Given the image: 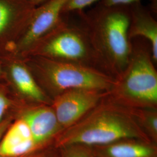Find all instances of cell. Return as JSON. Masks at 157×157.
<instances>
[{"mask_svg": "<svg viewBox=\"0 0 157 157\" xmlns=\"http://www.w3.org/2000/svg\"><path fill=\"white\" fill-rule=\"evenodd\" d=\"M105 97L76 123L61 132L54 146L58 148L75 144L91 147L124 139L152 141L130 108Z\"/></svg>", "mask_w": 157, "mask_h": 157, "instance_id": "1", "label": "cell"}, {"mask_svg": "<svg viewBox=\"0 0 157 157\" xmlns=\"http://www.w3.org/2000/svg\"><path fill=\"white\" fill-rule=\"evenodd\" d=\"M77 14L106 71L118 78L127 67L132 52L129 6H106L98 3Z\"/></svg>", "mask_w": 157, "mask_h": 157, "instance_id": "2", "label": "cell"}, {"mask_svg": "<svg viewBox=\"0 0 157 157\" xmlns=\"http://www.w3.org/2000/svg\"><path fill=\"white\" fill-rule=\"evenodd\" d=\"M132 52L124 72L115 78L107 97L131 108L157 107V72L151 46L146 40H131Z\"/></svg>", "mask_w": 157, "mask_h": 157, "instance_id": "3", "label": "cell"}, {"mask_svg": "<svg viewBox=\"0 0 157 157\" xmlns=\"http://www.w3.org/2000/svg\"><path fill=\"white\" fill-rule=\"evenodd\" d=\"M30 56L78 63L108 73L84 25L80 21H70L67 16H63L56 27L39 41L26 57Z\"/></svg>", "mask_w": 157, "mask_h": 157, "instance_id": "4", "label": "cell"}, {"mask_svg": "<svg viewBox=\"0 0 157 157\" xmlns=\"http://www.w3.org/2000/svg\"><path fill=\"white\" fill-rule=\"evenodd\" d=\"M33 75H37L56 92V95L72 89H86L108 92L115 78L101 70L75 63L39 56L23 58Z\"/></svg>", "mask_w": 157, "mask_h": 157, "instance_id": "5", "label": "cell"}, {"mask_svg": "<svg viewBox=\"0 0 157 157\" xmlns=\"http://www.w3.org/2000/svg\"><path fill=\"white\" fill-rule=\"evenodd\" d=\"M67 0H47L36 6L26 27L13 46L12 54L25 58L37 42L55 28L63 18Z\"/></svg>", "mask_w": 157, "mask_h": 157, "instance_id": "6", "label": "cell"}, {"mask_svg": "<svg viewBox=\"0 0 157 157\" xmlns=\"http://www.w3.org/2000/svg\"><path fill=\"white\" fill-rule=\"evenodd\" d=\"M107 94L100 90L78 89L56 95L52 108L62 131L83 118Z\"/></svg>", "mask_w": 157, "mask_h": 157, "instance_id": "7", "label": "cell"}, {"mask_svg": "<svg viewBox=\"0 0 157 157\" xmlns=\"http://www.w3.org/2000/svg\"><path fill=\"white\" fill-rule=\"evenodd\" d=\"M35 8L28 0H0V51L11 54Z\"/></svg>", "mask_w": 157, "mask_h": 157, "instance_id": "8", "label": "cell"}, {"mask_svg": "<svg viewBox=\"0 0 157 157\" xmlns=\"http://www.w3.org/2000/svg\"><path fill=\"white\" fill-rule=\"evenodd\" d=\"M22 119L28 125L39 149L50 147L62 131L52 107H37L23 113Z\"/></svg>", "mask_w": 157, "mask_h": 157, "instance_id": "9", "label": "cell"}, {"mask_svg": "<svg viewBox=\"0 0 157 157\" xmlns=\"http://www.w3.org/2000/svg\"><path fill=\"white\" fill-rule=\"evenodd\" d=\"M130 23L128 36L130 40L141 37L151 46L152 58L157 62V22L150 9L137 2L129 6Z\"/></svg>", "mask_w": 157, "mask_h": 157, "instance_id": "10", "label": "cell"}, {"mask_svg": "<svg viewBox=\"0 0 157 157\" xmlns=\"http://www.w3.org/2000/svg\"><path fill=\"white\" fill-rule=\"evenodd\" d=\"M28 125L22 118L5 132L0 145V157H19L39 150Z\"/></svg>", "mask_w": 157, "mask_h": 157, "instance_id": "11", "label": "cell"}, {"mask_svg": "<svg viewBox=\"0 0 157 157\" xmlns=\"http://www.w3.org/2000/svg\"><path fill=\"white\" fill-rule=\"evenodd\" d=\"M89 147L95 157H157L156 143L139 139H124Z\"/></svg>", "mask_w": 157, "mask_h": 157, "instance_id": "12", "label": "cell"}, {"mask_svg": "<svg viewBox=\"0 0 157 157\" xmlns=\"http://www.w3.org/2000/svg\"><path fill=\"white\" fill-rule=\"evenodd\" d=\"M6 69L20 92L29 98L39 102L47 101L44 92L36 82L24 59L17 56L6 59Z\"/></svg>", "mask_w": 157, "mask_h": 157, "instance_id": "13", "label": "cell"}, {"mask_svg": "<svg viewBox=\"0 0 157 157\" xmlns=\"http://www.w3.org/2000/svg\"><path fill=\"white\" fill-rule=\"evenodd\" d=\"M131 110L137 122L146 135L152 142L157 144V109L131 108Z\"/></svg>", "mask_w": 157, "mask_h": 157, "instance_id": "14", "label": "cell"}, {"mask_svg": "<svg viewBox=\"0 0 157 157\" xmlns=\"http://www.w3.org/2000/svg\"><path fill=\"white\" fill-rule=\"evenodd\" d=\"M100 0H67L62 9V16H69L72 13H78Z\"/></svg>", "mask_w": 157, "mask_h": 157, "instance_id": "15", "label": "cell"}, {"mask_svg": "<svg viewBox=\"0 0 157 157\" xmlns=\"http://www.w3.org/2000/svg\"><path fill=\"white\" fill-rule=\"evenodd\" d=\"M61 157H95L89 147L70 145L61 148Z\"/></svg>", "mask_w": 157, "mask_h": 157, "instance_id": "16", "label": "cell"}, {"mask_svg": "<svg viewBox=\"0 0 157 157\" xmlns=\"http://www.w3.org/2000/svg\"><path fill=\"white\" fill-rule=\"evenodd\" d=\"M141 0H101L99 2L106 6H129L137 2H141ZM150 2V11L155 15L157 13V0H149Z\"/></svg>", "mask_w": 157, "mask_h": 157, "instance_id": "17", "label": "cell"}, {"mask_svg": "<svg viewBox=\"0 0 157 157\" xmlns=\"http://www.w3.org/2000/svg\"><path fill=\"white\" fill-rule=\"evenodd\" d=\"M19 157H61V151L52 145Z\"/></svg>", "mask_w": 157, "mask_h": 157, "instance_id": "18", "label": "cell"}, {"mask_svg": "<svg viewBox=\"0 0 157 157\" xmlns=\"http://www.w3.org/2000/svg\"><path fill=\"white\" fill-rule=\"evenodd\" d=\"M10 102L5 95L0 93V122L9 106Z\"/></svg>", "mask_w": 157, "mask_h": 157, "instance_id": "19", "label": "cell"}, {"mask_svg": "<svg viewBox=\"0 0 157 157\" xmlns=\"http://www.w3.org/2000/svg\"><path fill=\"white\" fill-rule=\"evenodd\" d=\"M9 122H10L9 121H5V122L0 124V145H1L2 138L6 132V130L7 129Z\"/></svg>", "mask_w": 157, "mask_h": 157, "instance_id": "20", "label": "cell"}, {"mask_svg": "<svg viewBox=\"0 0 157 157\" xmlns=\"http://www.w3.org/2000/svg\"><path fill=\"white\" fill-rule=\"evenodd\" d=\"M28 1L30 3H32L34 6H39L40 4H43V2H44L47 0H28Z\"/></svg>", "mask_w": 157, "mask_h": 157, "instance_id": "21", "label": "cell"}, {"mask_svg": "<svg viewBox=\"0 0 157 157\" xmlns=\"http://www.w3.org/2000/svg\"><path fill=\"white\" fill-rule=\"evenodd\" d=\"M2 65H1V64L0 63V76H1V75L2 73Z\"/></svg>", "mask_w": 157, "mask_h": 157, "instance_id": "22", "label": "cell"}]
</instances>
